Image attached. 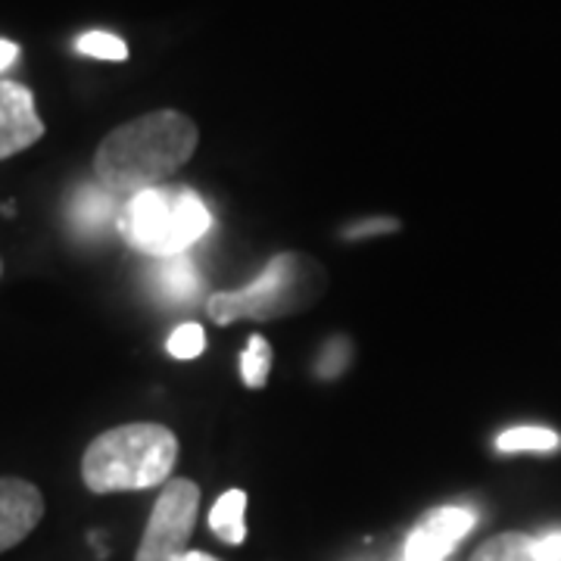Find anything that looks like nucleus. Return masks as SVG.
<instances>
[{
  "label": "nucleus",
  "instance_id": "423d86ee",
  "mask_svg": "<svg viewBox=\"0 0 561 561\" xmlns=\"http://www.w3.org/2000/svg\"><path fill=\"white\" fill-rule=\"evenodd\" d=\"M478 522V515L471 508H461V505H443L434 508L424 522L409 534L405 540V561H443L456 546H459L471 527Z\"/></svg>",
  "mask_w": 561,
  "mask_h": 561
},
{
  "label": "nucleus",
  "instance_id": "4468645a",
  "mask_svg": "<svg viewBox=\"0 0 561 561\" xmlns=\"http://www.w3.org/2000/svg\"><path fill=\"white\" fill-rule=\"evenodd\" d=\"M272 359H275V353H272L268 341H265L262 334H253L241 356L243 387H250V390H260V387H265V381H268V371H272Z\"/></svg>",
  "mask_w": 561,
  "mask_h": 561
},
{
  "label": "nucleus",
  "instance_id": "a211bd4d",
  "mask_svg": "<svg viewBox=\"0 0 561 561\" xmlns=\"http://www.w3.org/2000/svg\"><path fill=\"white\" fill-rule=\"evenodd\" d=\"M393 228H400L397 221H365V225H353L346 234L350 238H359V234H375V231H393Z\"/></svg>",
  "mask_w": 561,
  "mask_h": 561
},
{
  "label": "nucleus",
  "instance_id": "ddd939ff",
  "mask_svg": "<svg viewBox=\"0 0 561 561\" xmlns=\"http://www.w3.org/2000/svg\"><path fill=\"white\" fill-rule=\"evenodd\" d=\"M559 443L556 431L527 424V427H512V431L500 434L496 446L502 453H549V449H559Z\"/></svg>",
  "mask_w": 561,
  "mask_h": 561
},
{
  "label": "nucleus",
  "instance_id": "9b49d317",
  "mask_svg": "<svg viewBox=\"0 0 561 561\" xmlns=\"http://www.w3.org/2000/svg\"><path fill=\"white\" fill-rule=\"evenodd\" d=\"M471 561H546L540 552V537L530 534H500L493 540H486L478 546V552L471 556Z\"/></svg>",
  "mask_w": 561,
  "mask_h": 561
},
{
  "label": "nucleus",
  "instance_id": "1a4fd4ad",
  "mask_svg": "<svg viewBox=\"0 0 561 561\" xmlns=\"http://www.w3.org/2000/svg\"><path fill=\"white\" fill-rule=\"evenodd\" d=\"M119 197H113L103 184H91V187H81L72 201V225L79 231H103L110 221H119Z\"/></svg>",
  "mask_w": 561,
  "mask_h": 561
},
{
  "label": "nucleus",
  "instance_id": "6e6552de",
  "mask_svg": "<svg viewBox=\"0 0 561 561\" xmlns=\"http://www.w3.org/2000/svg\"><path fill=\"white\" fill-rule=\"evenodd\" d=\"M44 518V496L35 483L0 478V552L20 546Z\"/></svg>",
  "mask_w": 561,
  "mask_h": 561
},
{
  "label": "nucleus",
  "instance_id": "dca6fc26",
  "mask_svg": "<svg viewBox=\"0 0 561 561\" xmlns=\"http://www.w3.org/2000/svg\"><path fill=\"white\" fill-rule=\"evenodd\" d=\"M203 346H206V337H203V328L197 321L181 324L179 331L169 337V353L175 359H197L203 353Z\"/></svg>",
  "mask_w": 561,
  "mask_h": 561
},
{
  "label": "nucleus",
  "instance_id": "39448f33",
  "mask_svg": "<svg viewBox=\"0 0 561 561\" xmlns=\"http://www.w3.org/2000/svg\"><path fill=\"white\" fill-rule=\"evenodd\" d=\"M201 512V486L187 478H172L147 518L135 561H181L191 549V534Z\"/></svg>",
  "mask_w": 561,
  "mask_h": 561
},
{
  "label": "nucleus",
  "instance_id": "0eeeda50",
  "mask_svg": "<svg viewBox=\"0 0 561 561\" xmlns=\"http://www.w3.org/2000/svg\"><path fill=\"white\" fill-rule=\"evenodd\" d=\"M44 138L35 94L20 81L0 79V160H10Z\"/></svg>",
  "mask_w": 561,
  "mask_h": 561
},
{
  "label": "nucleus",
  "instance_id": "f03ea898",
  "mask_svg": "<svg viewBox=\"0 0 561 561\" xmlns=\"http://www.w3.org/2000/svg\"><path fill=\"white\" fill-rule=\"evenodd\" d=\"M179 465V437L157 421L103 431L81 456V481L91 493H131L169 483Z\"/></svg>",
  "mask_w": 561,
  "mask_h": 561
},
{
  "label": "nucleus",
  "instance_id": "20e7f679",
  "mask_svg": "<svg viewBox=\"0 0 561 561\" xmlns=\"http://www.w3.org/2000/svg\"><path fill=\"white\" fill-rule=\"evenodd\" d=\"M321 290V272L297 253H280L265 265L260 278L241 290H221L206 302V312L216 324H231L238 319L272 321L294 316L297 309Z\"/></svg>",
  "mask_w": 561,
  "mask_h": 561
},
{
  "label": "nucleus",
  "instance_id": "2eb2a0df",
  "mask_svg": "<svg viewBox=\"0 0 561 561\" xmlns=\"http://www.w3.org/2000/svg\"><path fill=\"white\" fill-rule=\"evenodd\" d=\"M76 50L84 57H98V60H125L128 57V47L125 41L110 35V32H84L76 41Z\"/></svg>",
  "mask_w": 561,
  "mask_h": 561
},
{
  "label": "nucleus",
  "instance_id": "6ab92c4d",
  "mask_svg": "<svg viewBox=\"0 0 561 561\" xmlns=\"http://www.w3.org/2000/svg\"><path fill=\"white\" fill-rule=\"evenodd\" d=\"M16 57H20V47H16L13 41L0 38V72H3V69H10V66L16 62Z\"/></svg>",
  "mask_w": 561,
  "mask_h": 561
},
{
  "label": "nucleus",
  "instance_id": "412c9836",
  "mask_svg": "<svg viewBox=\"0 0 561 561\" xmlns=\"http://www.w3.org/2000/svg\"><path fill=\"white\" fill-rule=\"evenodd\" d=\"M0 272H3V265H0Z\"/></svg>",
  "mask_w": 561,
  "mask_h": 561
},
{
  "label": "nucleus",
  "instance_id": "4be33fe9",
  "mask_svg": "<svg viewBox=\"0 0 561 561\" xmlns=\"http://www.w3.org/2000/svg\"><path fill=\"white\" fill-rule=\"evenodd\" d=\"M402 561H405V559H402Z\"/></svg>",
  "mask_w": 561,
  "mask_h": 561
},
{
  "label": "nucleus",
  "instance_id": "7ed1b4c3",
  "mask_svg": "<svg viewBox=\"0 0 561 561\" xmlns=\"http://www.w3.org/2000/svg\"><path fill=\"white\" fill-rule=\"evenodd\" d=\"M206 203L187 187H150L122 203L119 231L138 253L169 260L187 253L209 231Z\"/></svg>",
  "mask_w": 561,
  "mask_h": 561
},
{
  "label": "nucleus",
  "instance_id": "f3484780",
  "mask_svg": "<svg viewBox=\"0 0 561 561\" xmlns=\"http://www.w3.org/2000/svg\"><path fill=\"white\" fill-rule=\"evenodd\" d=\"M540 552L546 561H561V530L540 537Z\"/></svg>",
  "mask_w": 561,
  "mask_h": 561
},
{
  "label": "nucleus",
  "instance_id": "9d476101",
  "mask_svg": "<svg viewBox=\"0 0 561 561\" xmlns=\"http://www.w3.org/2000/svg\"><path fill=\"white\" fill-rule=\"evenodd\" d=\"M243 512H247V493L243 490H228L221 493L213 512H209V527L221 542L228 546H241L247 540V524H243Z\"/></svg>",
  "mask_w": 561,
  "mask_h": 561
},
{
  "label": "nucleus",
  "instance_id": "aec40b11",
  "mask_svg": "<svg viewBox=\"0 0 561 561\" xmlns=\"http://www.w3.org/2000/svg\"><path fill=\"white\" fill-rule=\"evenodd\" d=\"M181 561H221V559H213L209 552H187Z\"/></svg>",
  "mask_w": 561,
  "mask_h": 561
},
{
  "label": "nucleus",
  "instance_id": "f8f14e48",
  "mask_svg": "<svg viewBox=\"0 0 561 561\" xmlns=\"http://www.w3.org/2000/svg\"><path fill=\"white\" fill-rule=\"evenodd\" d=\"M157 280H160L162 294L179 302L194 300V297L203 290L201 275H197L194 262L187 260L184 253H181V256H169V260H162L160 272H157Z\"/></svg>",
  "mask_w": 561,
  "mask_h": 561
},
{
  "label": "nucleus",
  "instance_id": "f257e3e1",
  "mask_svg": "<svg viewBox=\"0 0 561 561\" xmlns=\"http://www.w3.org/2000/svg\"><path fill=\"white\" fill-rule=\"evenodd\" d=\"M201 131L175 110H157L113 128L98 147L94 175L113 197L131 201L140 191L162 187L194 157Z\"/></svg>",
  "mask_w": 561,
  "mask_h": 561
}]
</instances>
